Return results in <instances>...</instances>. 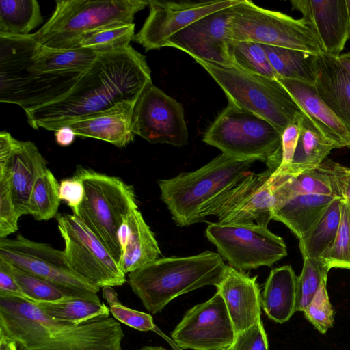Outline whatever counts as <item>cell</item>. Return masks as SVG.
Returning a JSON list of instances; mask_svg holds the SVG:
<instances>
[{"instance_id": "obj_1", "label": "cell", "mask_w": 350, "mask_h": 350, "mask_svg": "<svg viewBox=\"0 0 350 350\" xmlns=\"http://www.w3.org/2000/svg\"><path fill=\"white\" fill-rule=\"evenodd\" d=\"M98 53L58 50L40 44L32 34L0 35V101L25 111L63 97Z\"/></svg>"}, {"instance_id": "obj_2", "label": "cell", "mask_w": 350, "mask_h": 350, "mask_svg": "<svg viewBox=\"0 0 350 350\" xmlns=\"http://www.w3.org/2000/svg\"><path fill=\"white\" fill-rule=\"evenodd\" d=\"M150 81L146 57L131 45L99 53L69 92L55 101L25 111L27 120L34 129L56 131L120 103L136 101Z\"/></svg>"}, {"instance_id": "obj_3", "label": "cell", "mask_w": 350, "mask_h": 350, "mask_svg": "<svg viewBox=\"0 0 350 350\" xmlns=\"http://www.w3.org/2000/svg\"><path fill=\"white\" fill-rule=\"evenodd\" d=\"M0 333L18 350H122L124 337L113 317L67 323L53 319L27 299L1 295Z\"/></svg>"}, {"instance_id": "obj_4", "label": "cell", "mask_w": 350, "mask_h": 350, "mask_svg": "<svg viewBox=\"0 0 350 350\" xmlns=\"http://www.w3.org/2000/svg\"><path fill=\"white\" fill-rule=\"evenodd\" d=\"M254 161L221 154L195 171L158 180L161 198L176 224L185 227L203 221L204 212L250 172Z\"/></svg>"}, {"instance_id": "obj_5", "label": "cell", "mask_w": 350, "mask_h": 350, "mask_svg": "<svg viewBox=\"0 0 350 350\" xmlns=\"http://www.w3.org/2000/svg\"><path fill=\"white\" fill-rule=\"evenodd\" d=\"M226 267L221 255L211 251L159 258L129 273L128 282L145 308L155 314L176 297L205 286H216Z\"/></svg>"}, {"instance_id": "obj_6", "label": "cell", "mask_w": 350, "mask_h": 350, "mask_svg": "<svg viewBox=\"0 0 350 350\" xmlns=\"http://www.w3.org/2000/svg\"><path fill=\"white\" fill-rule=\"evenodd\" d=\"M55 3L50 18L32 36L44 46L72 50L92 31L133 23L135 14L148 6V0H59Z\"/></svg>"}, {"instance_id": "obj_7", "label": "cell", "mask_w": 350, "mask_h": 350, "mask_svg": "<svg viewBox=\"0 0 350 350\" xmlns=\"http://www.w3.org/2000/svg\"><path fill=\"white\" fill-rule=\"evenodd\" d=\"M221 87L228 101L271 123L281 133L303 113L286 88L275 79L235 66L193 57Z\"/></svg>"}, {"instance_id": "obj_8", "label": "cell", "mask_w": 350, "mask_h": 350, "mask_svg": "<svg viewBox=\"0 0 350 350\" xmlns=\"http://www.w3.org/2000/svg\"><path fill=\"white\" fill-rule=\"evenodd\" d=\"M203 141L229 157L266 162L272 173L281 163L282 133L265 119L230 101L206 130Z\"/></svg>"}, {"instance_id": "obj_9", "label": "cell", "mask_w": 350, "mask_h": 350, "mask_svg": "<svg viewBox=\"0 0 350 350\" xmlns=\"http://www.w3.org/2000/svg\"><path fill=\"white\" fill-rule=\"evenodd\" d=\"M85 187L77 217L98 238L119 262L122 249L118 230L131 213L137 208L134 189L121 178L78 167L75 173Z\"/></svg>"}, {"instance_id": "obj_10", "label": "cell", "mask_w": 350, "mask_h": 350, "mask_svg": "<svg viewBox=\"0 0 350 350\" xmlns=\"http://www.w3.org/2000/svg\"><path fill=\"white\" fill-rule=\"evenodd\" d=\"M231 38L308 52L324 53L322 45L302 18L260 8L248 0L232 6Z\"/></svg>"}, {"instance_id": "obj_11", "label": "cell", "mask_w": 350, "mask_h": 350, "mask_svg": "<svg viewBox=\"0 0 350 350\" xmlns=\"http://www.w3.org/2000/svg\"><path fill=\"white\" fill-rule=\"evenodd\" d=\"M55 218L64 242L65 257L77 274L100 288L122 286L126 282L118 262L79 217L59 213Z\"/></svg>"}, {"instance_id": "obj_12", "label": "cell", "mask_w": 350, "mask_h": 350, "mask_svg": "<svg viewBox=\"0 0 350 350\" xmlns=\"http://www.w3.org/2000/svg\"><path fill=\"white\" fill-rule=\"evenodd\" d=\"M206 235L229 265L241 271L271 267L287 255L282 238L254 224L212 223L207 226Z\"/></svg>"}, {"instance_id": "obj_13", "label": "cell", "mask_w": 350, "mask_h": 350, "mask_svg": "<svg viewBox=\"0 0 350 350\" xmlns=\"http://www.w3.org/2000/svg\"><path fill=\"white\" fill-rule=\"evenodd\" d=\"M0 257L20 269L64 288L88 295H98L100 291L71 269L63 251L21 234L15 239H0Z\"/></svg>"}, {"instance_id": "obj_14", "label": "cell", "mask_w": 350, "mask_h": 350, "mask_svg": "<svg viewBox=\"0 0 350 350\" xmlns=\"http://www.w3.org/2000/svg\"><path fill=\"white\" fill-rule=\"evenodd\" d=\"M132 130L151 144L183 146L188 143L183 105L149 81L133 111Z\"/></svg>"}, {"instance_id": "obj_15", "label": "cell", "mask_w": 350, "mask_h": 350, "mask_svg": "<svg viewBox=\"0 0 350 350\" xmlns=\"http://www.w3.org/2000/svg\"><path fill=\"white\" fill-rule=\"evenodd\" d=\"M268 169L260 173L250 172L223 198L208 208L203 219L216 215L219 224H257L267 227L273 219L275 204Z\"/></svg>"}, {"instance_id": "obj_16", "label": "cell", "mask_w": 350, "mask_h": 350, "mask_svg": "<svg viewBox=\"0 0 350 350\" xmlns=\"http://www.w3.org/2000/svg\"><path fill=\"white\" fill-rule=\"evenodd\" d=\"M235 332L226 304L219 293L190 308L171 332L178 347L220 350L233 344Z\"/></svg>"}, {"instance_id": "obj_17", "label": "cell", "mask_w": 350, "mask_h": 350, "mask_svg": "<svg viewBox=\"0 0 350 350\" xmlns=\"http://www.w3.org/2000/svg\"><path fill=\"white\" fill-rule=\"evenodd\" d=\"M241 0L167 1L148 0L149 14L133 40L146 51L166 46L168 40L197 20Z\"/></svg>"}, {"instance_id": "obj_18", "label": "cell", "mask_w": 350, "mask_h": 350, "mask_svg": "<svg viewBox=\"0 0 350 350\" xmlns=\"http://www.w3.org/2000/svg\"><path fill=\"white\" fill-rule=\"evenodd\" d=\"M232 6L213 12L172 36L166 46L188 53L193 58L234 66L228 53Z\"/></svg>"}, {"instance_id": "obj_19", "label": "cell", "mask_w": 350, "mask_h": 350, "mask_svg": "<svg viewBox=\"0 0 350 350\" xmlns=\"http://www.w3.org/2000/svg\"><path fill=\"white\" fill-rule=\"evenodd\" d=\"M46 167V160L33 142L16 139L5 131L0 133V170L8 174L18 217L29 215L33 187Z\"/></svg>"}, {"instance_id": "obj_20", "label": "cell", "mask_w": 350, "mask_h": 350, "mask_svg": "<svg viewBox=\"0 0 350 350\" xmlns=\"http://www.w3.org/2000/svg\"><path fill=\"white\" fill-rule=\"evenodd\" d=\"M292 9L302 14L304 23L320 41L324 53L338 58L349 39L345 0H293Z\"/></svg>"}, {"instance_id": "obj_21", "label": "cell", "mask_w": 350, "mask_h": 350, "mask_svg": "<svg viewBox=\"0 0 350 350\" xmlns=\"http://www.w3.org/2000/svg\"><path fill=\"white\" fill-rule=\"evenodd\" d=\"M257 276L226 265L216 286L223 298L234 327L235 335L261 320V295Z\"/></svg>"}, {"instance_id": "obj_22", "label": "cell", "mask_w": 350, "mask_h": 350, "mask_svg": "<svg viewBox=\"0 0 350 350\" xmlns=\"http://www.w3.org/2000/svg\"><path fill=\"white\" fill-rule=\"evenodd\" d=\"M135 102L120 103L106 111L66 126L72 129L78 137L94 138L118 148L125 147L135 137L131 120Z\"/></svg>"}, {"instance_id": "obj_23", "label": "cell", "mask_w": 350, "mask_h": 350, "mask_svg": "<svg viewBox=\"0 0 350 350\" xmlns=\"http://www.w3.org/2000/svg\"><path fill=\"white\" fill-rule=\"evenodd\" d=\"M314 67L319 95L350 135V74L338 58L325 53L316 55Z\"/></svg>"}, {"instance_id": "obj_24", "label": "cell", "mask_w": 350, "mask_h": 350, "mask_svg": "<svg viewBox=\"0 0 350 350\" xmlns=\"http://www.w3.org/2000/svg\"><path fill=\"white\" fill-rule=\"evenodd\" d=\"M277 80L324 136L338 148H350V135L347 130L320 97L314 85L285 78Z\"/></svg>"}, {"instance_id": "obj_25", "label": "cell", "mask_w": 350, "mask_h": 350, "mask_svg": "<svg viewBox=\"0 0 350 350\" xmlns=\"http://www.w3.org/2000/svg\"><path fill=\"white\" fill-rule=\"evenodd\" d=\"M127 237L118 265L126 275L160 258L161 254L154 233L138 208L126 220Z\"/></svg>"}, {"instance_id": "obj_26", "label": "cell", "mask_w": 350, "mask_h": 350, "mask_svg": "<svg viewBox=\"0 0 350 350\" xmlns=\"http://www.w3.org/2000/svg\"><path fill=\"white\" fill-rule=\"evenodd\" d=\"M297 279L289 265L271 271L261 295L262 308L270 319L284 323L295 312Z\"/></svg>"}, {"instance_id": "obj_27", "label": "cell", "mask_w": 350, "mask_h": 350, "mask_svg": "<svg viewBox=\"0 0 350 350\" xmlns=\"http://www.w3.org/2000/svg\"><path fill=\"white\" fill-rule=\"evenodd\" d=\"M332 196H295L273 208V219L284 224L299 239L320 219L331 202Z\"/></svg>"}, {"instance_id": "obj_28", "label": "cell", "mask_w": 350, "mask_h": 350, "mask_svg": "<svg viewBox=\"0 0 350 350\" xmlns=\"http://www.w3.org/2000/svg\"><path fill=\"white\" fill-rule=\"evenodd\" d=\"M299 135L292 163L286 174L296 175L317 168L330 152L338 148L334 142L324 136L304 113L297 119Z\"/></svg>"}, {"instance_id": "obj_29", "label": "cell", "mask_w": 350, "mask_h": 350, "mask_svg": "<svg viewBox=\"0 0 350 350\" xmlns=\"http://www.w3.org/2000/svg\"><path fill=\"white\" fill-rule=\"evenodd\" d=\"M262 46L278 78L297 80L314 85L316 55L267 44Z\"/></svg>"}, {"instance_id": "obj_30", "label": "cell", "mask_w": 350, "mask_h": 350, "mask_svg": "<svg viewBox=\"0 0 350 350\" xmlns=\"http://www.w3.org/2000/svg\"><path fill=\"white\" fill-rule=\"evenodd\" d=\"M342 200L335 198L317 222L299 239L304 258L319 259L336 239L341 217Z\"/></svg>"}, {"instance_id": "obj_31", "label": "cell", "mask_w": 350, "mask_h": 350, "mask_svg": "<svg viewBox=\"0 0 350 350\" xmlns=\"http://www.w3.org/2000/svg\"><path fill=\"white\" fill-rule=\"evenodd\" d=\"M33 303L53 319L75 325L110 317V310L104 303H97L83 297H74L56 301Z\"/></svg>"}, {"instance_id": "obj_32", "label": "cell", "mask_w": 350, "mask_h": 350, "mask_svg": "<svg viewBox=\"0 0 350 350\" xmlns=\"http://www.w3.org/2000/svg\"><path fill=\"white\" fill-rule=\"evenodd\" d=\"M43 22L38 1L1 0L0 35H27Z\"/></svg>"}, {"instance_id": "obj_33", "label": "cell", "mask_w": 350, "mask_h": 350, "mask_svg": "<svg viewBox=\"0 0 350 350\" xmlns=\"http://www.w3.org/2000/svg\"><path fill=\"white\" fill-rule=\"evenodd\" d=\"M16 283L26 299L31 302L56 301L78 297L101 303L98 295H88L68 290L12 265Z\"/></svg>"}, {"instance_id": "obj_34", "label": "cell", "mask_w": 350, "mask_h": 350, "mask_svg": "<svg viewBox=\"0 0 350 350\" xmlns=\"http://www.w3.org/2000/svg\"><path fill=\"white\" fill-rule=\"evenodd\" d=\"M58 183L51 171L46 167L38 176L33 187L29 215L38 221L49 220L57 215L60 204Z\"/></svg>"}, {"instance_id": "obj_35", "label": "cell", "mask_w": 350, "mask_h": 350, "mask_svg": "<svg viewBox=\"0 0 350 350\" xmlns=\"http://www.w3.org/2000/svg\"><path fill=\"white\" fill-rule=\"evenodd\" d=\"M228 53L233 66L247 72L277 79L261 44L252 41L231 40Z\"/></svg>"}, {"instance_id": "obj_36", "label": "cell", "mask_w": 350, "mask_h": 350, "mask_svg": "<svg viewBox=\"0 0 350 350\" xmlns=\"http://www.w3.org/2000/svg\"><path fill=\"white\" fill-rule=\"evenodd\" d=\"M135 36V24H119L92 31L79 41L77 49L97 53L111 51L129 46Z\"/></svg>"}, {"instance_id": "obj_37", "label": "cell", "mask_w": 350, "mask_h": 350, "mask_svg": "<svg viewBox=\"0 0 350 350\" xmlns=\"http://www.w3.org/2000/svg\"><path fill=\"white\" fill-rule=\"evenodd\" d=\"M329 269L320 260L304 258L297 279L295 312H303L323 283H327Z\"/></svg>"}, {"instance_id": "obj_38", "label": "cell", "mask_w": 350, "mask_h": 350, "mask_svg": "<svg viewBox=\"0 0 350 350\" xmlns=\"http://www.w3.org/2000/svg\"><path fill=\"white\" fill-rule=\"evenodd\" d=\"M319 259L330 269H350V204L342 200L340 222L335 240Z\"/></svg>"}, {"instance_id": "obj_39", "label": "cell", "mask_w": 350, "mask_h": 350, "mask_svg": "<svg viewBox=\"0 0 350 350\" xmlns=\"http://www.w3.org/2000/svg\"><path fill=\"white\" fill-rule=\"evenodd\" d=\"M326 284L321 285L313 299L303 311L306 319L323 334L332 327L334 321V310L329 298Z\"/></svg>"}, {"instance_id": "obj_40", "label": "cell", "mask_w": 350, "mask_h": 350, "mask_svg": "<svg viewBox=\"0 0 350 350\" xmlns=\"http://www.w3.org/2000/svg\"><path fill=\"white\" fill-rule=\"evenodd\" d=\"M10 185L9 176L0 170V239L7 238L18 230V220Z\"/></svg>"}, {"instance_id": "obj_41", "label": "cell", "mask_w": 350, "mask_h": 350, "mask_svg": "<svg viewBox=\"0 0 350 350\" xmlns=\"http://www.w3.org/2000/svg\"><path fill=\"white\" fill-rule=\"evenodd\" d=\"M319 167L329 176L335 196L350 204V167L326 159Z\"/></svg>"}, {"instance_id": "obj_42", "label": "cell", "mask_w": 350, "mask_h": 350, "mask_svg": "<svg viewBox=\"0 0 350 350\" xmlns=\"http://www.w3.org/2000/svg\"><path fill=\"white\" fill-rule=\"evenodd\" d=\"M110 312L118 321L139 331H154L159 329L150 314L129 308L122 304L109 307Z\"/></svg>"}, {"instance_id": "obj_43", "label": "cell", "mask_w": 350, "mask_h": 350, "mask_svg": "<svg viewBox=\"0 0 350 350\" xmlns=\"http://www.w3.org/2000/svg\"><path fill=\"white\" fill-rule=\"evenodd\" d=\"M232 350H268V340L262 321L235 336Z\"/></svg>"}, {"instance_id": "obj_44", "label": "cell", "mask_w": 350, "mask_h": 350, "mask_svg": "<svg viewBox=\"0 0 350 350\" xmlns=\"http://www.w3.org/2000/svg\"><path fill=\"white\" fill-rule=\"evenodd\" d=\"M299 135L297 123L290 124L282 133L280 148L281 163L278 169L272 173L273 176L285 175L292 163Z\"/></svg>"}, {"instance_id": "obj_45", "label": "cell", "mask_w": 350, "mask_h": 350, "mask_svg": "<svg viewBox=\"0 0 350 350\" xmlns=\"http://www.w3.org/2000/svg\"><path fill=\"white\" fill-rule=\"evenodd\" d=\"M59 196L77 216L79 208L85 196V187L81 178L76 174L72 177L60 181Z\"/></svg>"}, {"instance_id": "obj_46", "label": "cell", "mask_w": 350, "mask_h": 350, "mask_svg": "<svg viewBox=\"0 0 350 350\" xmlns=\"http://www.w3.org/2000/svg\"><path fill=\"white\" fill-rule=\"evenodd\" d=\"M0 295L26 299L16 283L12 265L0 257Z\"/></svg>"}, {"instance_id": "obj_47", "label": "cell", "mask_w": 350, "mask_h": 350, "mask_svg": "<svg viewBox=\"0 0 350 350\" xmlns=\"http://www.w3.org/2000/svg\"><path fill=\"white\" fill-rule=\"evenodd\" d=\"M76 136L73 130L68 126L61 127L55 133V141L61 146H68L72 144Z\"/></svg>"}, {"instance_id": "obj_48", "label": "cell", "mask_w": 350, "mask_h": 350, "mask_svg": "<svg viewBox=\"0 0 350 350\" xmlns=\"http://www.w3.org/2000/svg\"><path fill=\"white\" fill-rule=\"evenodd\" d=\"M102 295L103 298L107 301L109 306L120 304L118 299V295L113 286H105L102 288Z\"/></svg>"}, {"instance_id": "obj_49", "label": "cell", "mask_w": 350, "mask_h": 350, "mask_svg": "<svg viewBox=\"0 0 350 350\" xmlns=\"http://www.w3.org/2000/svg\"><path fill=\"white\" fill-rule=\"evenodd\" d=\"M0 350H18V349L13 340L0 333Z\"/></svg>"}, {"instance_id": "obj_50", "label": "cell", "mask_w": 350, "mask_h": 350, "mask_svg": "<svg viewBox=\"0 0 350 350\" xmlns=\"http://www.w3.org/2000/svg\"><path fill=\"white\" fill-rule=\"evenodd\" d=\"M338 59L342 66L350 74V51L346 53L340 54Z\"/></svg>"}, {"instance_id": "obj_51", "label": "cell", "mask_w": 350, "mask_h": 350, "mask_svg": "<svg viewBox=\"0 0 350 350\" xmlns=\"http://www.w3.org/2000/svg\"><path fill=\"white\" fill-rule=\"evenodd\" d=\"M136 350H168L162 347L159 346H144Z\"/></svg>"}, {"instance_id": "obj_52", "label": "cell", "mask_w": 350, "mask_h": 350, "mask_svg": "<svg viewBox=\"0 0 350 350\" xmlns=\"http://www.w3.org/2000/svg\"><path fill=\"white\" fill-rule=\"evenodd\" d=\"M347 8V12H348V18H349V39H350V0H345Z\"/></svg>"}, {"instance_id": "obj_53", "label": "cell", "mask_w": 350, "mask_h": 350, "mask_svg": "<svg viewBox=\"0 0 350 350\" xmlns=\"http://www.w3.org/2000/svg\"><path fill=\"white\" fill-rule=\"evenodd\" d=\"M232 344L230 345H228V346H227V347H224V348H223V349H221L220 350H232Z\"/></svg>"}]
</instances>
